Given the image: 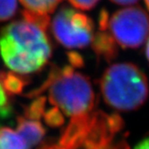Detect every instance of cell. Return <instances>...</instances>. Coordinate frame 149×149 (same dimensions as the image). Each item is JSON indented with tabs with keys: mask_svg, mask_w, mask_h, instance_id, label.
I'll return each instance as SVG.
<instances>
[{
	"mask_svg": "<svg viewBox=\"0 0 149 149\" xmlns=\"http://www.w3.org/2000/svg\"><path fill=\"white\" fill-rule=\"evenodd\" d=\"M92 48L98 58L111 62L118 56V44L110 33L108 28L99 29L93 35Z\"/></svg>",
	"mask_w": 149,
	"mask_h": 149,
	"instance_id": "cell-8",
	"label": "cell"
},
{
	"mask_svg": "<svg viewBox=\"0 0 149 149\" xmlns=\"http://www.w3.org/2000/svg\"><path fill=\"white\" fill-rule=\"evenodd\" d=\"M3 86L8 93H19L24 89L25 83L21 78L20 74H0Z\"/></svg>",
	"mask_w": 149,
	"mask_h": 149,
	"instance_id": "cell-11",
	"label": "cell"
},
{
	"mask_svg": "<svg viewBox=\"0 0 149 149\" xmlns=\"http://www.w3.org/2000/svg\"><path fill=\"white\" fill-rule=\"evenodd\" d=\"M50 28L57 41L68 49L86 48L92 43L94 35L93 20L68 6H62L57 12Z\"/></svg>",
	"mask_w": 149,
	"mask_h": 149,
	"instance_id": "cell-5",
	"label": "cell"
},
{
	"mask_svg": "<svg viewBox=\"0 0 149 149\" xmlns=\"http://www.w3.org/2000/svg\"><path fill=\"white\" fill-rule=\"evenodd\" d=\"M108 30L122 49H137L149 37V15L138 6L120 9L109 16Z\"/></svg>",
	"mask_w": 149,
	"mask_h": 149,
	"instance_id": "cell-6",
	"label": "cell"
},
{
	"mask_svg": "<svg viewBox=\"0 0 149 149\" xmlns=\"http://www.w3.org/2000/svg\"><path fill=\"white\" fill-rule=\"evenodd\" d=\"M42 119L44 120L45 123L49 127H60L64 124V114L63 112L58 109L55 106H53L50 109H46Z\"/></svg>",
	"mask_w": 149,
	"mask_h": 149,
	"instance_id": "cell-12",
	"label": "cell"
},
{
	"mask_svg": "<svg viewBox=\"0 0 149 149\" xmlns=\"http://www.w3.org/2000/svg\"><path fill=\"white\" fill-rule=\"evenodd\" d=\"M47 28L26 18L16 20L0 31V55L17 74H29L44 68L52 55Z\"/></svg>",
	"mask_w": 149,
	"mask_h": 149,
	"instance_id": "cell-1",
	"label": "cell"
},
{
	"mask_svg": "<svg viewBox=\"0 0 149 149\" xmlns=\"http://www.w3.org/2000/svg\"><path fill=\"white\" fill-rule=\"evenodd\" d=\"M15 130L24 138L31 148L40 143L46 134V129L40 120L30 118L24 114L17 119Z\"/></svg>",
	"mask_w": 149,
	"mask_h": 149,
	"instance_id": "cell-7",
	"label": "cell"
},
{
	"mask_svg": "<svg viewBox=\"0 0 149 149\" xmlns=\"http://www.w3.org/2000/svg\"><path fill=\"white\" fill-rule=\"evenodd\" d=\"M145 3H146V6L147 9L149 10V0H145Z\"/></svg>",
	"mask_w": 149,
	"mask_h": 149,
	"instance_id": "cell-19",
	"label": "cell"
},
{
	"mask_svg": "<svg viewBox=\"0 0 149 149\" xmlns=\"http://www.w3.org/2000/svg\"><path fill=\"white\" fill-rule=\"evenodd\" d=\"M102 96L111 108L119 111L139 109L149 95L146 74L133 63H115L106 69L100 80Z\"/></svg>",
	"mask_w": 149,
	"mask_h": 149,
	"instance_id": "cell-4",
	"label": "cell"
},
{
	"mask_svg": "<svg viewBox=\"0 0 149 149\" xmlns=\"http://www.w3.org/2000/svg\"><path fill=\"white\" fill-rule=\"evenodd\" d=\"M112 3L117 4V5H120V6H130L137 3L139 0H110Z\"/></svg>",
	"mask_w": 149,
	"mask_h": 149,
	"instance_id": "cell-16",
	"label": "cell"
},
{
	"mask_svg": "<svg viewBox=\"0 0 149 149\" xmlns=\"http://www.w3.org/2000/svg\"><path fill=\"white\" fill-rule=\"evenodd\" d=\"M9 95L5 89L0 77V120H4L11 113V103L9 101Z\"/></svg>",
	"mask_w": 149,
	"mask_h": 149,
	"instance_id": "cell-14",
	"label": "cell"
},
{
	"mask_svg": "<svg viewBox=\"0 0 149 149\" xmlns=\"http://www.w3.org/2000/svg\"><path fill=\"white\" fill-rule=\"evenodd\" d=\"M134 149H149V137L140 141L135 146Z\"/></svg>",
	"mask_w": 149,
	"mask_h": 149,
	"instance_id": "cell-17",
	"label": "cell"
},
{
	"mask_svg": "<svg viewBox=\"0 0 149 149\" xmlns=\"http://www.w3.org/2000/svg\"><path fill=\"white\" fill-rule=\"evenodd\" d=\"M146 58L148 59L149 61V37L147 38V41H146Z\"/></svg>",
	"mask_w": 149,
	"mask_h": 149,
	"instance_id": "cell-18",
	"label": "cell"
},
{
	"mask_svg": "<svg viewBox=\"0 0 149 149\" xmlns=\"http://www.w3.org/2000/svg\"><path fill=\"white\" fill-rule=\"evenodd\" d=\"M120 116L102 111L71 118L59 138L40 149H127Z\"/></svg>",
	"mask_w": 149,
	"mask_h": 149,
	"instance_id": "cell-2",
	"label": "cell"
},
{
	"mask_svg": "<svg viewBox=\"0 0 149 149\" xmlns=\"http://www.w3.org/2000/svg\"><path fill=\"white\" fill-rule=\"evenodd\" d=\"M77 68L72 64L53 68L41 86L31 92V97L47 91L49 102L70 118L92 112L95 105V94L91 81Z\"/></svg>",
	"mask_w": 149,
	"mask_h": 149,
	"instance_id": "cell-3",
	"label": "cell"
},
{
	"mask_svg": "<svg viewBox=\"0 0 149 149\" xmlns=\"http://www.w3.org/2000/svg\"><path fill=\"white\" fill-rule=\"evenodd\" d=\"M69 3L76 8L86 11L91 10L99 2V0H68Z\"/></svg>",
	"mask_w": 149,
	"mask_h": 149,
	"instance_id": "cell-15",
	"label": "cell"
},
{
	"mask_svg": "<svg viewBox=\"0 0 149 149\" xmlns=\"http://www.w3.org/2000/svg\"><path fill=\"white\" fill-rule=\"evenodd\" d=\"M17 8V0H0V22H5L14 17Z\"/></svg>",
	"mask_w": 149,
	"mask_h": 149,
	"instance_id": "cell-13",
	"label": "cell"
},
{
	"mask_svg": "<svg viewBox=\"0 0 149 149\" xmlns=\"http://www.w3.org/2000/svg\"><path fill=\"white\" fill-rule=\"evenodd\" d=\"M24 6V12L33 15L49 16L62 0H19Z\"/></svg>",
	"mask_w": 149,
	"mask_h": 149,
	"instance_id": "cell-9",
	"label": "cell"
},
{
	"mask_svg": "<svg viewBox=\"0 0 149 149\" xmlns=\"http://www.w3.org/2000/svg\"><path fill=\"white\" fill-rule=\"evenodd\" d=\"M0 149H31L15 130L11 127H0Z\"/></svg>",
	"mask_w": 149,
	"mask_h": 149,
	"instance_id": "cell-10",
	"label": "cell"
}]
</instances>
